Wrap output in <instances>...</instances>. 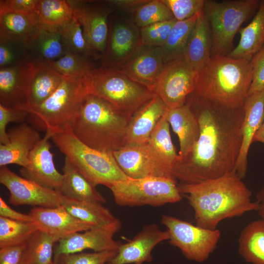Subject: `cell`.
I'll list each match as a JSON object with an SVG mask.
<instances>
[{
    "instance_id": "cell-1",
    "label": "cell",
    "mask_w": 264,
    "mask_h": 264,
    "mask_svg": "<svg viewBox=\"0 0 264 264\" xmlns=\"http://www.w3.org/2000/svg\"><path fill=\"white\" fill-rule=\"evenodd\" d=\"M186 102L198 119L199 135L187 154L178 155L175 178L181 183L196 184L234 170L242 142L243 107H226L194 93Z\"/></svg>"
},
{
    "instance_id": "cell-2",
    "label": "cell",
    "mask_w": 264,
    "mask_h": 264,
    "mask_svg": "<svg viewBox=\"0 0 264 264\" xmlns=\"http://www.w3.org/2000/svg\"><path fill=\"white\" fill-rule=\"evenodd\" d=\"M234 170L220 177L196 184L180 183L194 212L196 224L216 229L222 220L258 211V202L251 200L252 193Z\"/></svg>"
},
{
    "instance_id": "cell-3",
    "label": "cell",
    "mask_w": 264,
    "mask_h": 264,
    "mask_svg": "<svg viewBox=\"0 0 264 264\" xmlns=\"http://www.w3.org/2000/svg\"><path fill=\"white\" fill-rule=\"evenodd\" d=\"M132 116L104 99L88 94L70 127L75 136L86 145L113 153L125 146L126 132Z\"/></svg>"
},
{
    "instance_id": "cell-4",
    "label": "cell",
    "mask_w": 264,
    "mask_h": 264,
    "mask_svg": "<svg viewBox=\"0 0 264 264\" xmlns=\"http://www.w3.org/2000/svg\"><path fill=\"white\" fill-rule=\"evenodd\" d=\"M251 60L228 56L212 57L197 73L198 96L231 108L243 107L252 78Z\"/></svg>"
},
{
    "instance_id": "cell-5",
    "label": "cell",
    "mask_w": 264,
    "mask_h": 264,
    "mask_svg": "<svg viewBox=\"0 0 264 264\" xmlns=\"http://www.w3.org/2000/svg\"><path fill=\"white\" fill-rule=\"evenodd\" d=\"M51 139L74 167L92 185L110 188L129 178L117 163L112 153L93 149L81 141L70 125L54 133Z\"/></svg>"
},
{
    "instance_id": "cell-6",
    "label": "cell",
    "mask_w": 264,
    "mask_h": 264,
    "mask_svg": "<svg viewBox=\"0 0 264 264\" xmlns=\"http://www.w3.org/2000/svg\"><path fill=\"white\" fill-rule=\"evenodd\" d=\"M87 94L85 77L63 75L57 89L44 102L19 109L29 113L28 120L36 128L53 135L71 125Z\"/></svg>"
},
{
    "instance_id": "cell-7",
    "label": "cell",
    "mask_w": 264,
    "mask_h": 264,
    "mask_svg": "<svg viewBox=\"0 0 264 264\" xmlns=\"http://www.w3.org/2000/svg\"><path fill=\"white\" fill-rule=\"evenodd\" d=\"M88 93L104 99L119 111L132 116L154 94L117 68L91 67L85 76Z\"/></svg>"
},
{
    "instance_id": "cell-8",
    "label": "cell",
    "mask_w": 264,
    "mask_h": 264,
    "mask_svg": "<svg viewBox=\"0 0 264 264\" xmlns=\"http://www.w3.org/2000/svg\"><path fill=\"white\" fill-rule=\"evenodd\" d=\"M260 2L259 0H205L203 11L211 32V57L226 56L234 49L236 34L242 24L255 14Z\"/></svg>"
},
{
    "instance_id": "cell-9",
    "label": "cell",
    "mask_w": 264,
    "mask_h": 264,
    "mask_svg": "<svg viewBox=\"0 0 264 264\" xmlns=\"http://www.w3.org/2000/svg\"><path fill=\"white\" fill-rule=\"evenodd\" d=\"M109 189L115 203L121 206L158 207L182 199L177 181L165 177H129L114 183Z\"/></svg>"
},
{
    "instance_id": "cell-10",
    "label": "cell",
    "mask_w": 264,
    "mask_h": 264,
    "mask_svg": "<svg viewBox=\"0 0 264 264\" xmlns=\"http://www.w3.org/2000/svg\"><path fill=\"white\" fill-rule=\"evenodd\" d=\"M161 223L169 233V243L178 248L186 258L197 263L208 259L221 236L218 229L203 228L172 216L162 215Z\"/></svg>"
},
{
    "instance_id": "cell-11",
    "label": "cell",
    "mask_w": 264,
    "mask_h": 264,
    "mask_svg": "<svg viewBox=\"0 0 264 264\" xmlns=\"http://www.w3.org/2000/svg\"><path fill=\"white\" fill-rule=\"evenodd\" d=\"M197 73L183 56L167 63L151 89L168 109L183 105L196 88Z\"/></svg>"
},
{
    "instance_id": "cell-12",
    "label": "cell",
    "mask_w": 264,
    "mask_h": 264,
    "mask_svg": "<svg viewBox=\"0 0 264 264\" xmlns=\"http://www.w3.org/2000/svg\"><path fill=\"white\" fill-rule=\"evenodd\" d=\"M119 167L129 177H160L177 181L171 166L148 142L126 145L112 153Z\"/></svg>"
},
{
    "instance_id": "cell-13",
    "label": "cell",
    "mask_w": 264,
    "mask_h": 264,
    "mask_svg": "<svg viewBox=\"0 0 264 264\" xmlns=\"http://www.w3.org/2000/svg\"><path fill=\"white\" fill-rule=\"evenodd\" d=\"M0 182L9 191V202L14 206L55 207L62 205L64 198L59 191L21 176L6 166L0 167Z\"/></svg>"
},
{
    "instance_id": "cell-14",
    "label": "cell",
    "mask_w": 264,
    "mask_h": 264,
    "mask_svg": "<svg viewBox=\"0 0 264 264\" xmlns=\"http://www.w3.org/2000/svg\"><path fill=\"white\" fill-rule=\"evenodd\" d=\"M144 47L140 28L132 20L119 19L111 22L102 67L119 68Z\"/></svg>"
},
{
    "instance_id": "cell-15",
    "label": "cell",
    "mask_w": 264,
    "mask_h": 264,
    "mask_svg": "<svg viewBox=\"0 0 264 264\" xmlns=\"http://www.w3.org/2000/svg\"><path fill=\"white\" fill-rule=\"evenodd\" d=\"M121 226V222L117 219L107 225L92 227L62 239L54 249V258L62 254L82 252L87 249L94 252L118 250L122 243L115 241L113 237Z\"/></svg>"
},
{
    "instance_id": "cell-16",
    "label": "cell",
    "mask_w": 264,
    "mask_h": 264,
    "mask_svg": "<svg viewBox=\"0 0 264 264\" xmlns=\"http://www.w3.org/2000/svg\"><path fill=\"white\" fill-rule=\"evenodd\" d=\"M52 136V133L45 132L44 137L30 152L28 166L22 168L20 172L25 178L44 187L60 191L63 176L54 165L49 142Z\"/></svg>"
},
{
    "instance_id": "cell-17",
    "label": "cell",
    "mask_w": 264,
    "mask_h": 264,
    "mask_svg": "<svg viewBox=\"0 0 264 264\" xmlns=\"http://www.w3.org/2000/svg\"><path fill=\"white\" fill-rule=\"evenodd\" d=\"M74 15L80 22L86 41L96 54L104 55L109 37L108 18L112 9L99 4L72 1Z\"/></svg>"
},
{
    "instance_id": "cell-18",
    "label": "cell",
    "mask_w": 264,
    "mask_h": 264,
    "mask_svg": "<svg viewBox=\"0 0 264 264\" xmlns=\"http://www.w3.org/2000/svg\"><path fill=\"white\" fill-rule=\"evenodd\" d=\"M28 214L39 230L52 236L57 242L74 233L94 227L74 217L62 205L33 207Z\"/></svg>"
},
{
    "instance_id": "cell-19",
    "label": "cell",
    "mask_w": 264,
    "mask_h": 264,
    "mask_svg": "<svg viewBox=\"0 0 264 264\" xmlns=\"http://www.w3.org/2000/svg\"><path fill=\"white\" fill-rule=\"evenodd\" d=\"M167 230L163 231L155 224L144 226L132 239L121 244L114 258L113 264H141L151 262L154 248L162 242L169 240Z\"/></svg>"
},
{
    "instance_id": "cell-20",
    "label": "cell",
    "mask_w": 264,
    "mask_h": 264,
    "mask_svg": "<svg viewBox=\"0 0 264 264\" xmlns=\"http://www.w3.org/2000/svg\"><path fill=\"white\" fill-rule=\"evenodd\" d=\"M244 117L242 125V142L234 170L243 178L247 169L248 153L257 131L264 118V89L248 95L243 105Z\"/></svg>"
},
{
    "instance_id": "cell-21",
    "label": "cell",
    "mask_w": 264,
    "mask_h": 264,
    "mask_svg": "<svg viewBox=\"0 0 264 264\" xmlns=\"http://www.w3.org/2000/svg\"><path fill=\"white\" fill-rule=\"evenodd\" d=\"M7 134L8 143L0 144V166L17 164L27 167L30 152L42 139L39 133L24 122L10 128Z\"/></svg>"
},
{
    "instance_id": "cell-22",
    "label": "cell",
    "mask_w": 264,
    "mask_h": 264,
    "mask_svg": "<svg viewBox=\"0 0 264 264\" xmlns=\"http://www.w3.org/2000/svg\"><path fill=\"white\" fill-rule=\"evenodd\" d=\"M34 62L22 61L0 69V104L16 108L25 102Z\"/></svg>"
},
{
    "instance_id": "cell-23",
    "label": "cell",
    "mask_w": 264,
    "mask_h": 264,
    "mask_svg": "<svg viewBox=\"0 0 264 264\" xmlns=\"http://www.w3.org/2000/svg\"><path fill=\"white\" fill-rule=\"evenodd\" d=\"M165 65L160 47L144 46L132 58L117 69L151 91Z\"/></svg>"
},
{
    "instance_id": "cell-24",
    "label": "cell",
    "mask_w": 264,
    "mask_h": 264,
    "mask_svg": "<svg viewBox=\"0 0 264 264\" xmlns=\"http://www.w3.org/2000/svg\"><path fill=\"white\" fill-rule=\"evenodd\" d=\"M167 109L161 100L154 95L148 103L132 115L126 132L125 146L148 142Z\"/></svg>"
},
{
    "instance_id": "cell-25",
    "label": "cell",
    "mask_w": 264,
    "mask_h": 264,
    "mask_svg": "<svg viewBox=\"0 0 264 264\" xmlns=\"http://www.w3.org/2000/svg\"><path fill=\"white\" fill-rule=\"evenodd\" d=\"M63 75L47 62H34L30 76L25 102L16 108L34 107L44 102L57 89Z\"/></svg>"
},
{
    "instance_id": "cell-26",
    "label": "cell",
    "mask_w": 264,
    "mask_h": 264,
    "mask_svg": "<svg viewBox=\"0 0 264 264\" xmlns=\"http://www.w3.org/2000/svg\"><path fill=\"white\" fill-rule=\"evenodd\" d=\"M164 115L178 137L179 143L178 155L183 156L190 152L199 137V127L198 119L186 102L177 108H167Z\"/></svg>"
},
{
    "instance_id": "cell-27",
    "label": "cell",
    "mask_w": 264,
    "mask_h": 264,
    "mask_svg": "<svg viewBox=\"0 0 264 264\" xmlns=\"http://www.w3.org/2000/svg\"><path fill=\"white\" fill-rule=\"evenodd\" d=\"M212 39L210 27L203 10L200 12L183 57L197 73L211 58Z\"/></svg>"
},
{
    "instance_id": "cell-28",
    "label": "cell",
    "mask_w": 264,
    "mask_h": 264,
    "mask_svg": "<svg viewBox=\"0 0 264 264\" xmlns=\"http://www.w3.org/2000/svg\"><path fill=\"white\" fill-rule=\"evenodd\" d=\"M238 45L227 55L235 59L251 60L264 45V0H260L258 9L251 22L239 30Z\"/></svg>"
},
{
    "instance_id": "cell-29",
    "label": "cell",
    "mask_w": 264,
    "mask_h": 264,
    "mask_svg": "<svg viewBox=\"0 0 264 264\" xmlns=\"http://www.w3.org/2000/svg\"><path fill=\"white\" fill-rule=\"evenodd\" d=\"M40 25L36 13L0 14V41L19 42L25 46Z\"/></svg>"
},
{
    "instance_id": "cell-30",
    "label": "cell",
    "mask_w": 264,
    "mask_h": 264,
    "mask_svg": "<svg viewBox=\"0 0 264 264\" xmlns=\"http://www.w3.org/2000/svg\"><path fill=\"white\" fill-rule=\"evenodd\" d=\"M63 181L60 192L68 198L103 203L105 198L65 157L63 167Z\"/></svg>"
},
{
    "instance_id": "cell-31",
    "label": "cell",
    "mask_w": 264,
    "mask_h": 264,
    "mask_svg": "<svg viewBox=\"0 0 264 264\" xmlns=\"http://www.w3.org/2000/svg\"><path fill=\"white\" fill-rule=\"evenodd\" d=\"M62 206L74 217L93 227L107 225L117 219L108 208L98 202L78 200L64 197Z\"/></svg>"
},
{
    "instance_id": "cell-32",
    "label": "cell",
    "mask_w": 264,
    "mask_h": 264,
    "mask_svg": "<svg viewBox=\"0 0 264 264\" xmlns=\"http://www.w3.org/2000/svg\"><path fill=\"white\" fill-rule=\"evenodd\" d=\"M238 251L247 263L264 264V220L249 223L242 230Z\"/></svg>"
},
{
    "instance_id": "cell-33",
    "label": "cell",
    "mask_w": 264,
    "mask_h": 264,
    "mask_svg": "<svg viewBox=\"0 0 264 264\" xmlns=\"http://www.w3.org/2000/svg\"><path fill=\"white\" fill-rule=\"evenodd\" d=\"M35 13L41 25L60 30L75 16L72 1L37 0Z\"/></svg>"
},
{
    "instance_id": "cell-34",
    "label": "cell",
    "mask_w": 264,
    "mask_h": 264,
    "mask_svg": "<svg viewBox=\"0 0 264 264\" xmlns=\"http://www.w3.org/2000/svg\"><path fill=\"white\" fill-rule=\"evenodd\" d=\"M60 30L40 24L25 46L34 47L43 62L58 59L66 53Z\"/></svg>"
},
{
    "instance_id": "cell-35",
    "label": "cell",
    "mask_w": 264,
    "mask_h": 264,
    "mask_svg": "<svg viewBox=\"0 0 264 264\" xmlns=\"http://www.w3.org/2000/svg\"><path fill=\"white\" fill-rule=\"evenodd\" d=\"M199 13L188 19L177 21L173 26L165 43L160 47L166 64L183 56Z\"/></svg>"
},
{
    "instance_id": "cell-36",
    "label": "cell",
    "mask_w": 264,
    "mask_h": 264,
    "mask_svg": "<svg viewBox=\"0 0 264 264\" xmlns=\"http://www.w3.org/2000/svg\"><path fill=\"white\" fill-rule=\"evenodd\" d=\"M52 236L38 230L26 243L22 264H52L54 244Z\"/></svg>"
},
{
    "instance_id": "cell-37",
    "label": "cell",
    "mask_w": 264,
    "mask_h": 264,
    "mask_svg": "<svg viewBox=\"0 0 264 264\" xmlns=\"http://www.w3.org/2000/svg\"><path fill=\"white\" fill-rule=\"evenodd\" d=\"M38 230L33 221L0 217V248L26 243Z\"/></svg>"
},
{
    "instance_id": "cell-38",
    "label": "cell",
    "mask_w": 264,
    "mask_h": 264,
    "mask_svg": "<svg viewBox=\"0 0 264 264\" xmlns=\"http://www.w3.org/2000/svg\"><path fill=\"white\" fill-rule=\"evenodd\" d=\"M60 32L66 52H70L85 57H97L89 47L84 36L82 25L75 17L61 28Z\"/></svg>"
},
{
    "instance_id": "cell-39",
    "label": "cell",
    "mask_w": 264,
    "mask_h": 264,
    "mask_svg": "<svg viewBox=\"0 0 264 264\" xmlns=\"http://www.w3.org/2000/svg\"><path fill=\"white\" fill-rule=\"evenodd\" d=\"M132 14V20L139 28L175 18L162 0H149Z\"/></svg>"
},
{
    "instance_id": "cell-40",
    "label": "cell",
    "mask_w": 264,
    "mask_h": 264,
    "mask_svg": "<svg viewBox=\"0 0 264 264\" xmlns=\"http://www.w3.org/2000/svg\"><path fill=\"white\" fill-rule=\"evenodd\" d=\"M148 142L171 166L174 168L178 154L172 140L170 124L164 114L152 133Z\"/></svg>"
},
{
    "instance_id": "cell-41",
    "label": "cell",
    "mask_w": 264,
    "mask_h": 264,
    "mask_svg": "<svg viewBox=\"0 0 264 264\" xmlns=\"http://www.w3.org/2000/svg\"><path fill=\"white\" fill-rule=\"evenodd\" d=\"M46 62L62 75L71 77H84L92 67L86 57L70 52Z\"/></svg>"
},
{
    "instance_id": "cell-42",
    "label": "cell",
    "mask_w": 264,
    "mask_h": 264,
    "mask_svg": "<svg viewBox=\"0 0 264 264\" xmlns=\"http://www.w3.org/2000/svg\"><path fill=\"white\" fill-rule=\"evenodd\" d=\"M117 251L107 250L62 254L54 258V262L56 264H106L114 258Z\"/></svg>"
},
{
    "instance_id": "cell-43",
    "label": "cell",
    "mask_w": 264,
    "mask_h": 264,
    "mask_svg": "<svg viewBox=\"0 0 264 264\" xmlns=\"http://www.w3.org/2000/svg\"><path fill=\"white\" fill-rule=\"evenodd\" d=\"M177 20L157 22L140 28L142 41L144 46L161 47L165 43L171 30Z\"/></svg>"
},
{
    "instance_id": "cell-44",
    "label": "cell",
    "mask_w": 264,
    "mask_h": 264,
    "mask_svg": "<svg viewBox=\"0 0 264 264\" xmlns=\"http://www.w3.org/2000/svg\"><path fill=\"white\" fill-rule=\"evenodd\" d=\"M177 21L188 19L203 10L205 0H162Z\"/></svg>"
},
{
    "instance_id": "cell-45",
    "label": "cell",
    "mask_w": 264,
    "mask_h": 264,
    "mask_svg": "<svg viewBox=\"0 0 264 264\" xmlns=\"http://www.w3.org/2000/svg\"><path fill=\"white\" fill-rule=\"evenodd\" d=\"M29 113L22 110L7 107L0 104V143L6 144L9 139L6 131L7 125L10 122L24 123L28 120Z\"/></svg>"
},
{
    "instance_id": "cell-46",
    "label": "cell",
    "mask_w": 264,
    "mask_h": 264,
    "mask_svg": "<svg viewBox=\"0 0 264 264\" xmlns=\"http://www.w3.org/2000/svg\"><path fill=\"white\" fill-rule=\"evenodd\" d=\"M252 78L248 95L264 89V45L251 59Z\"/></svg>"
},
{
    "instance_id": "cell-47",
    "label": "cell",
    "mask_w": 264,
    "mask_h": 264,
    "mask_svg": "<svg viewBox=\"0 0 264 264\" xmlns=\"http://www.w3.org/2000/svg\"><path fill=\"white\" fill-rule=\"evenodd\" d=\"M36 1L37 0H0V14L5 12L35 13Z\"/></svg>"
},
{
    "instance_id": "cell-48",
    "label": "cell",
    "mask_w": 264,
    "mask_h": 264,
    "mask_svg": "<svg viewBox=\"0 0 264 264\" xmlns=\"http://www.w3.org/2000/svg\"><path fill=\"white\" fill-rule=\"evenodd\" d=\"M26 243L0 248V264H22Z\"/></svg>"
},
{
    "instance_id": "cell-49",
    "label": "cell",
    "mask_w": 264,
    "mask_h": 264,
    "mask_svg": "<svg viewBox=\"0 0 264 264\" xmlns=\"http://www.w3.org/2000/svg\"><path fill=\"white\" fill-rule=\"evenodd\" d=\"M0 217L12 220L32 221L29 214H23L13 209L1 197H0Z\"/></svg>"
},
{
    "instance_id": "cell-50",
    "label": "cell",
    "mask_w": 264,
    "mask_h": 264,
    "mask_svg": "<svg viewBox=\"0 0 264 264\" xmlns=\"http://www.w3.org/2000/svg\"><path fill=\"white\" fill-rule=\"evenodd\" d=\"M149 0H111L108 3L111 7H115L132 12L140 6L147 2Z\"/></svg>"
},
{
    "instance_id": "cell-51",
    "label": "cell",
    "mask_w": 264,
    "mask_h": 264,
    "mask_svg": "<svg viewBox=\"0 0 264 264\" xmlns=\"http://www.w3.org/2000/svg\"><path fill=\"white\" fill-rule=\"evenodd\" d=\"M15 56L12 49L5 42L0 41V68L10 66L14 61Z\"/></svg>"
},
{
    "instance_id": "cell-52",
    "label": "cell",
    "mask_w": 264,
    "mask_h": 264,
    "mask_svg": "<svg viewBox=\"0 0 264 264\" xmlns=\"http://www.w3.org/2000/svg\"><path fill=\"white\" fill-rule=\"evenodd\" d=\"M256 198L257 201L259 204V209L257 211L261 219L264 220V186L257 193Z\"/></svg>"
},
{
    "instance_id": "cell-53",
    "label": "cell",
    "mask_w": 264,
    "mask_h": 264,
    "mask_svg": "<svg viewBox=\"0 0 264 264\" xmlns=\"http://www.w3.org/2000/svg\"><path fill=\"white\" fill-rule=\"evenodd\" d=\"M259 142L264 144V118L263 122L256 132L253 139V142Z\"/></svg>"
},
{
    "instance_id": "cell-54",
    "label": "cell",
    "mask_w": 264,
    "mask_h": 264,
    "mask_svg": "<svg viewBox=\"0 0 264 264\" xmlns=\"http://www.w3.org/2000/svg\"><path fill=\"white\" fill-rule=\"evenodd\" d=\"M107 264H113L111 261H110Z\"/></svg>"
},
{
    "instance_id": "cell-55",
    "label": "cell",
    "mask_w": 264,
    "mask_h": 264,
    "mask_svg": "<svg viewBox=\"0 0 264 264\" xmlns=\"http://www.w3.org/2000/svg\"><path fill=\"white\" fill-rule=\"evenodd\" d=\"M56 264V263H55L54 262V263H53V264Z\"/></svg>"
},
{
    "instance_id": "cell-56",
    "label": "cell",
    "mask_w": 264,
    "mask_h": 264,
    "mask_svg": "<svg viewBox=\"0 0 264 264\" xmlns=\"http://www.w3.org/2000/svg\"></svg>"
}]
</instances>
